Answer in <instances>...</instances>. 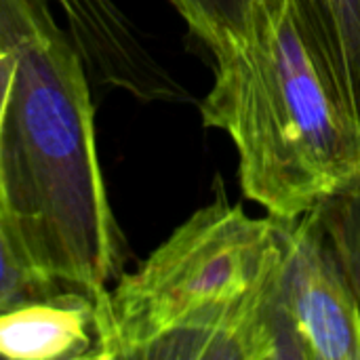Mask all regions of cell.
<instances>
[{"label":"cell","instance_id":"obj_11","mask_svg":"<svg viewBox=\"0 0 360 360\" xmlns=\"http://www.w3.org/2000/svg\"><path fill=\"white\" fill-rule=\"evenodd\" d=\"M348 190H354V192H360V171H359V177L354 179V184H352V186H350Z\"/></svg>","mask_w":360,"mask_h":360},{"label":"cell","instance_id":"obj_1","mask_svg":"<svg viewBox=\"0 0 360 360\" xmlns=\"http://www.w3.org/2000/svg\"><path fill=\"white\" fill-rule=\"evenodd\" d=\"M91 86L51 0H0V236L49 293L101 300L129 249L103 179Z\"/></svg>","mask_w":360,"mask_h":360},{"label":"cell","instance_id":"obj_8","mask_svg":"<svg viewBox=\"0 0 360 360\" xmlns=\"http://www.w3.org/2000/svg\"><path fill=\"white\" fill-rule=\"evenodd\" d=\"M338 51L344 93L360 127V0H321Z\"/></svg>","mask_w":360,"mask_h":360},{"label":"cell","instance_id":"obj_3","mask_svg":"<svg viewBox=\"0 0 360 360\" xmlns=\"http://www.w3.org/2000/svg\"><path fill=\"white\" fill-rule=\"evenodd\" d=\"M289 221L217 194L95 302L93 360H304L281 295Z\"/></svg>","mask_w":360,"mask_h":360},{"label":"cell","instance_id":"obj_2","mask_svg":"<svg viewBox=\"0 0 360 360\" xmlns=\"http://www.w3.org/2000/svg\"><path fill=\"white\" fill-rule=\"evenodd\" d=\"M213 59L200 116L232 139L249 200L297 219L354 184L360 127L321 0H257Z\"/></svg>","mask_w":360,"mask_h":360},{"label":"cell","instance_id":"obj_4","mask_svg":"<svg viewBox=\"0 0 360 360\" xmlns=\"http://www.w3.org/2000/svg\"><path fill=\"white\" fill-rule=\"evenodd\" d=\"M281 293L306 360H360V304L319 209L289 221Z\"/></svg>","mask_w":360,"mask_h":360},{"label":"cell","instance_id":"obj_10","mask_svg":"<svg viewBox=\"0 0 360 360\" xmlns=\"http://www.w3.org/2000/svg\"><path fill=\"white\" fill-rule=\"evenodd\" d=\"M46 293L49 291L11 257L0 236V314Z\"/></svg>","mask_w":360,"mask_h":360},{"label":"cell","instance_id":"obj_7","mask_svg":"<svg viewBox=\"0 0 360 360\" xmlns=\"http://www.w3.org/2000/svg\"><path fill=\"white\" fill-rule=\"evenodd\" d=\"M181 15L190 34L211 53L243 34L257 0H169Z\"/></svg>","mask_w":360,"mask_h":360},{"label":"cell","instance_id":"obj_9","mask_svg":"<svg viewBox=\"0 0 360 360\" xmlns=\"http://www.w3.org/2000/svg\"><path fill=\"white\" fill-rule=\"evenodd\" d=\"M316 209L360 304V192H340Z\"/></svg>","mask_w":360,"mask_h":360},{"label":"cell","instance_id":"obj_5","mask_svg":"<svg viewBox=\"0 0 360 360\" xmlns=\"http://www.w3.org/2000/svg\"><path fill=\"white\" fill-rule=\"evenodd\" d=\"M78 46L93 84L133 99L154 97L169 70L116 0H51Z\"/></svg>","mask_w":360,"mask_h":360},{"label":"cell","instance_id":"obj_6","mask_svg":"<svg viewBox=\"0 0 360 360\" xmlns=\"http://www.w3.org/2000/svg\"><path fill=\"white\" fill-rule=\"evenodd\" d=\"M97 300L53 291L0 314V359H95Z\"/></svg>","mask_w":360,"mask_h":360}]
</instances>
